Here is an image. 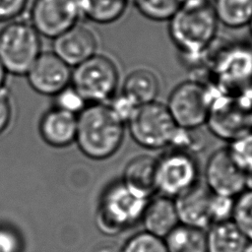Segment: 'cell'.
<instances>
[{
  "mask_svg": "<svg viewBox=\"0 0 252 252\" xmlns=\"http://www.w3.org/2000/svg\"><path fill=\"white\" fill-rule=\"evenodd\" d=\"M125 124L111 111L107 103H89L77 115L75 142L84 156L94 160H105L121 148Z\"/></svg>",
  "mask_w": 252,
  "mask_h": 252,
  "instance_id": "6da1fadb",
  "label": "cell"
},
{
  "mask_svg": "<svg viewBox=\"0 0 252 252\" xmlns=\"http://www.w3.org/2000/svg\"><path fill=\"white\" fill-rule=\"evenodd\" d=\"M218 26L212 6L179 9L169 20L168 34L182 56L197 61L212 47L217 37Z\"/></svg>",
  "mask_w": 252,
  "mask_h": 252,
  "instance_id": "7a4b0ae2",
  "label": "cell"
},
{
  "mask_svg": "<svg viewBox=\"0 0 252 252\" xmlns=\"http://www.w3.org/2000/svg\"><path fill=\"white\" fill-rule=\"evenodd\" d=\"M148 200L132 192L120 178L109 182L98 199L94 216L97 229L115 236L135 226L141 221Z\"/></svg>",
  "mask_w": 252,
  "mask_h": 252,
  "instance_id": "3957f363",
  "label": "cell"
},
{
  "mask_svg": "<svg viewBox=\"0 0 252 252\" xmlns=\"http://www.w3.org/2000/svg\"><path fill=\"white\" fill-rule=\"evenodd\" d=\"M119 81L117 64L96 53L74 67L70 85L88 103H107L117 94Z\"/></svg>",
  "mask_w": 252,
  "mask_h": 252,
  "instance_id": "277c9868",
  "label": "cell"
},
{
  "mask_svg": "<svg viewBox=\"0 0 252 252\" xmlns=\"http://www.w3.org/2000/svg\"><path fill=\"white\" fill-rule=\"evenodd\" d=\"M126 126L133 141L150 151L169 147L178 128L166 104L158 100L138 105Z\"/></svg>",
  "mask_w": 252,
  "mask_h": 252,
  "instance_id": "5b68a950",
  "label": "cell"
},
{
  "mask_svg": "<svg viewBox=\"0 0 252 252\" xmlns=\"http://www.w3.org/2000/svg\"><path fill=\"white\" fill-rule=\"evenodd\" d=\"M40 53V35L29 22L14 21L1 29L0 62L7 74L27 75Z\"/></svg>",
  "mask_w": 252,
  "mask_h": 252,
  "instance_id": "8992f818",
  "label": "cell"
},
{
  "mask_svg": "<svg viewBox=\"0 0 252 252\" xmlns=\"http://www.w3.org/2000/svg\"><path fill=\"white\" fill-rule=\"evenodd\" d=\"M166 107L177 127L199 129L207 124L211 111L209 85L196 79L179 83L171 91Z\"/></svg>",
  "mask_w": 252,
  "mask_h": 252,
  "instance_id": "52a82bcc",
  "label": "cell"
},
{
  "mask_svg": "<svg viewBox=\"0 0 252 252\" xmlns=\"http://www.w3.org/2000/svg\"><path fill=\"white\" fill-rule=\"evenodd\" d=\"M200 180V167L195 154L170 149L157 158V194L174 199Z\"/></svg>",
  "mask_w": 252,
  "mask_h": 252,
  "instance_id": "ba28073f",
  "label": "cell"
},
{
  "mask_svg": "<svg viewBox=\"0 0 252 252\" xmlns=\"http://www.w3.org/2000/svg\"><path fill=\"white\" fill-rule=\"evenodd\" d=\"M216 85L234 93L252 85V45L233 44L219 52L212 63Z\"/></svg>",
  "mask_w": 252,
  "mask_h": 252,
  "instance_id": "9c48e42d",
  "label": "cell"
},
{
  "mask_svg": "<svg viewBox=\"0 0 252 252\" xmlns=\"http://www.w3.org/2000/svg\"><path fill=\"white\" fill-rule=\"evenodd\" d=\"M80 17L77 0H33L29 23L40 36L54 39L77 25Z\"/></svg>",
  "mask_w": 252,
  "mask_h": 252,
  "instance_id": "30bf717a",
  "label": "cell"
},
{
  "mask_svg": "<svg viewBox=\"0 0 252 252\" xmlns=\"http://www.w3.org/2000/svg\"><path fill=\"white\" fill-rule=\"evenodd\" d=\"M203 181L216 195L236 198L245 190V172L237 166L226 148L218 149L209 157Z\"/></svg>",
  "mask_w": 252,
  "mask_h": 252,
  "instance_id": "8fae6325",
  "label": "cell"
},
{
  "mask_svg": "<svg viewBox=\"0 0 252 252\" xmlns=\"http://www.w3.org/2000/svg\"><path fill=\"white\" fill-rule=\"evenodd\" d=\"M72 70L53 52H41L27 73L33 91L54 96L71 83Z\"/></svg>",
  "mask_w": 252,
  "mask_h": 252,
  "instance_id": "7c38bea8",
  "label": "cell"
},
{
  "mask_svg": "<svg viewBox=\"0 0 252 252\" xmlns=\"http://www.w3.org/2000/svg\"><path fill=\"white\" fill-rule=\"evenodd\" d=\"M52 47L63 62L76 67L97 53V39L93 31L77 24L55 37Z\"/></svg>",
  "mask_w": 252,
  "mask_h": 252,
  "instance_id": "4fadbf2b",
  "label": "cell"
},
{
  "mask_svg": "<svg viewBox=\"0 0 252 252\" xmlns=\"http://www.w3.org/2000/svg\"><path fill=\"white\" fill-rule=\"evenodd\" d=\"M212 197L213 193L201 179L186 192L174 198L180 223L207 230L212 224Z\"/></svg>",
  "mask_w": 252,
  "mask_h": 252,
  "instance_id": "5bb4252c",
  "label": "cell"
},
{
  "mask_svg": "<svg viewBox=\"0 0 252 252\" xmlns=\"http://www.w3.org/2000/svg\"><path fill=\"white\" fill-rule=\"evenodd\" d=\"M140 222L145 231L163 239L180 223L174 199L159 194L152 196L146 204Z\"/></svg>",
  "mask_w": 252,
  "mask_h": 252,
  "instance_id": "9a60e30c",
  "label": "cell"
},
{
  "mask_svg": "<svg viewBox=\"0 0 252 252\" xmlns=\"http://www.w3.org/2000/svg\"><path fill=\"white\" fill-rule=\"evenodd\" d=\"M42 140L54 148H65L75 142L77 115L52 107L46 111L38 126Z\"/></svg>",
  "mask_w": 252,
  "mask_h": 252,
  "instance_id": "2e32d148",
  "label": "cell"
},
{
  "mask_svg": "<svg viewBox=\"0 0 252 252\" xmlns=\"http://www.w3.org/2000/svg\"><path fill=\"white\" fill-rule=\"evenodd\" d=\"M157 158L143 154L132 158L124 166L121 181L135 194L150 199L156 191Z\"/></svg>",
  "mask_w": 252,
  "mask_h": 252,
  "instance_id": "e0dca14e",
  "label": "cell"
},
{
  "mask_svg": "<svg viewBox=\"0 0 252 252\" xmlns=\"http://www.w3.org/2000/svg\"><path fill=\"white\" fill-rule=\"evenodd\" d=\"M160 91V81L153 70L140 67L132 70L125 77L121 94L131 99L136 105L157 100Z\"/></svg>",
  "mask_w": 252,
  "mask_h": 252,
  "instance_id": "ac0fdd59",
  "label": "cell"
},
{
  "mask_svg": "<svg viewBox=\"0 0 252 252\" xmlns=\"http://www.w3.org/2000/svg\"><path fill=\"white\" fill-rule=\"evenodd\" d=\"M207 252H244L248 239L232 220L212 223L206 230Z\"/></svg>",
  "mask_w": 252,
  "mask_h": 252,
  "instance_id": "d6986e66",
  "label": "cell"
},
{
  "mask_svg": "<svg viewBox=\"0 0 252 252\" xmlns=\"http://www.w3.org/2000/svg\"><path fill=\"white\" fill-rule=\"evenodd\" d=\"M80 14L88 21L107 25L121 19L132 0H77Z\"/></svg>",
  "mask_w": 252,
  "mask_h": 252,
  "instance_id": "ffe728a7",
  "label": "cell"
},
{
  "mask_svg": "<svg viewBox=\"0 0 252 252\" xmlns=\"http://www.w3.org/2000/svg\"><path fill=\"white\" fill-rule=\"evenodd\" d=\"M167 252H207L206 230L179 223L163 238Z\"/></svg>",
  "mask_w": 252,
  "mask_h": 252,
  "instance_id": "44dd1931",
  "label": "cell"
},
{
  "mask_svg": "<svg viewBox=\"0 0 252 252\" xmlns=\"http://www.w3.org/2000/svg\"><path fill=\"white\" fill-rule=\"evenodd\" d=\"M219 24L240 29L252 20V0H214L211 5Z\"/></svg>",
  "mask_w": 252,
  "mask_h": 252,
  "instance_id": "7402d4cb",
  "label": "cell"
},
{
  "mask_svg": "<svg viewBox=\"0 0 252 252\" xmlns=\"http://www.w3.org/2000/svg\"><path fill=\"white\" fill-rule=\"evenodd\" d=\"M132 3L141 15L156 22L169 21L180 9L177 0H132Z\"/></svg>",
  "mask_w": 252,
  "mask_h": 252,
  "instance_id": "603a6c76",
  "label": "cell"
},
{
  "mask_svg": "<svg viewBox=\"0 0 252 252\" xmlns=\"http://www.w3.org/2000/svg\"><path fill=\"white\" fill-rule=\"evenodd\" d=\"M231 220L248 241H252V191L244 190L235 198Z\"/></svg>",
  "mask_w": 252,
  "mask_h": 252,
  "instance_id": "cb8c5ba5",
  "label": "cell"
},
{
  "mask_svg": "<svg viewBox=\"0 0 252 252\" xmlns=\"http://www.w3.org/2000/svg\"><path fill=\"white\" fill-rule=\"evenodd\" d=\"M226 149L242 171H252V130L230 141Z\"/></svg>",
  "mask_w": 252,
  "mask_h": 252,
  "instance_id": "d4e9b609",
  "label": "cell"
},
{
  "mask_svg": "<svg viewBox=\"0 0 252 252\" xmlns=\"http://www.w3.org/2000/svg\"><path fill=\"white\" fill-rule=\"evenodd\" d=\"M120 252H167L162 238L145 230L130 236L120 247Z\"/></svg>",
  "mask_w": 252,
  "mask_h": 252,
  "instance_id": "484cf974",
  "label": "cell"
},
{
  "mask_svg": "<svg viewBox=\"0 0 252 252\" xmlns=\"http://www.w3.org/2000/svg\"><path fill=\"white\" fill-rule=\"evenodd\" d=\"M89 104L71 86H67L54 95V107L78 115Z\"/></svg>",
  "mask_w": 252,
  "mask_h": 252,
  "instance_id": "4316f807",
  "label": "cell"
},
{
  "mask_svg": "<svg viewBox=\"0 0 252 252\" xmlns=\"http://www.w3.org/2000/svg\"><path fill=\"white\" fill-rule=\"evenodd\" d=\"M235 198L213 194L211 202L212 223L231 220Z\"/></svg>",
  "mask_w": 252,
  "mask_h": 252,
  "instance_id": "83f0119b",
  "label": "cell"
},
{
  "mask_svg": "<svg viewBox=\"0 0 252 252\" xmlns=\"http://www.w3.org/2000/svg\"><path fill=\"white\" fill-rule=\"evenodd\" d=\"M23 248L20 232L9 224H0V252H22Z\"/></svg>",
  "mask_w": 252,
  "mask_h": 252,
  "instance_id": "f1b7e54d",
  "label": "cell"
},
{
  "mask_svg": "<svg viewBox=\"0 0 252 252\" xmlns=\"http://www.w3.org/2000/svg\"><path fill=\"white\" fill-rule=\"evenodd\" d=\"M109 108L114 113V115L125 124L128 122L133 112L135 111L136 105L131 99H129L126 95L119 93L112 99L107 102Z\"/></svg>",
  "mask_w": 252,
  "mask_h": 252,
  "instance_id": "f546056e",
  "label": "cell"
},
{
  "mask_svg": "<svg viewBox=\"0 0 252 252\" xmlns=\"http://www.w3.org/2000/svg\"><path fill=\"white\" fill-rule=\"evenodd\" d=\"M29 0H0V23L11 22L23 14Z\"/></svg>",
  "mask_w": 252,
  "mask_h": 252,
  "instance_id": "4dcf8cb0",
  "label": "cell"
},
{
  "mask_svg": "<svg viewBox=\"0 0 252 252\" xmlns=\"http://www.w3.org/2000/svg\"><path fill=\"white\" fill-rule=\"evenodd\" d=\"M12 117V104L9 92L5 87L0 89V134L8 127Z\"/></svg>",
  "mask_w": 252,
  "mask_h": 252,
  "instance_id": "1f68e13d",
  "label": "cell"
},
{
  "mask_svg": "<svg viewBox=\"0 0 252 252\" xmlns=\"http://www.w3.org/2000/svg\"><path fill=\"white\" fill-rule=\"evenodd\" d=\"M180 9H200L211 6V0H177Z\"/></svg>",
  "mask_w": 252,
  "mask_h": 252,
  "instance_id": "d6a6232c",
  "label": "cell"
},
{
  "mask_svg": "<svg viewBox=\"0 0 252 252\" xmlns=\"http://www.w3.org/2000/svg\"><path fill=\"white\" fill-rule=\"evenodd\" d=\"M93 252H120V247L113 244H102L96 247Z\"/></svg>",
  "mask_w": 252,
  "mask_h": 252,
  "instance_id": "836d02e7",
  "label": "cell"
},
{
  "mask_svg": "<svg viewBox=\"0 0 252 252\" xmlns=\"http://www.w3.org/2000/svg\"><path fill=\"white\" fill-rule=\"evenodd\" d=\"M245 190L252 191V171L245 173Z\"/></svg>",
  "mask_w": 252,
  "mask_h": 252,
  "instance_id": "e575fe53",
  "label": "cell"
},
{
  "mask_svg": "<svg viewBox=\"0 0 252 252\" xmlns=\"http://www.w3.org/2000/svg\"><path fill=\"white\" fill-rule=\"evenodd\" d=\"M6 76H7V72H6V70L4 69L3 65L1 64V62H0V89L4 87V83H5V80H6Z\"/></svg>",
  "mask_w": 252,
  "mask_h": 252,
  "instance_id": "d590c367",
  "label": "cell"
},
{
  "mask_svg": "<svg viewBox=\"0 0 252 252\" xmlns=\"http://www.w3.org/2000/svg\"><path fill=\"white\" fill-rule=\"evenodd\" d=\"M244 252H252V241H248V243L244 249Z\"/></svg>",
  "mask_w": 252,
  "mask_h": 252,
  "instance_id": "8d00e7d4",
  "label": "cell"
},
{
  "mask_svg": "<svg viewBox=\"0 0 252 252\" xmlns=\"http://www.w3.org/2000/svg\"><path fill=\"white\" fill-rule=\"evenodd\" d=\"M248 27H249V29H250V34H251V39H252V20H251L250 24L248 25Z\"/></svg>",
  "mask_w": 252,
  "mask_h": 252,
  "instance_id": "74e56055",
  "label": "cell"
}]
</instances>
